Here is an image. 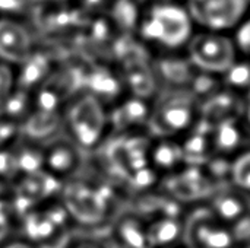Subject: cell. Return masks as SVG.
<instances>
[{"label":"cell","instance_id":"cell-22","mask_svg":"<svg viewBox=\"0 0 250 248\" xmlns=\"http://www.w3.org/2000/svg\"><path fill=\"white\" fill-rule=\"evenodd\" d=\"M85 3H86L88 6H92V4H98V3H101V0H85Z\"/></svg>","mask_w":250,"mask_h":248},{"label":"cell","instance_id":"cell-7","mask_svg":"<svg viewBox=\"0 0 250 248\" xmlns=\"http://www.w3.org/2000/svg\"><path fill=\"white\" fill-rule=\"evenodd\" d=\"M79 165V152L78 149L66 142H57L44 151V167L53 172V175L70 174Z\"/></svg>","mask_w":250,"mask_h":248},{"label":"cell","instance_id":"cell-17","mask_svg":"<svg viewBox=\"0 0 250 248\" xmlns=\"http://www.w3.org/2000/svg\"><path fill=\"white\" fill-rule=\"evenodd\" d=\"M12 83V72L6 64H0V99H3L10 92Z\"/></svg>","mask_w":250,"mask_h":248},{"label":"cell","instance_id":"cell-23","mask_svg":"<svg viewBox=\"0 0 250 248\" xmlns=\"http://www.w3.org/2000/svg\"><path fill=\"white\" fill-rule=\"evenodd\" d=\"M3 189H4V187H3V183H1V181H0V193H1V191H3Z\"/></svg>","mask_w":250,"mask_h":248},{"label":"cell","instance_id":"cell-14","mask_svg":"<svg viewBox=\"0 0 250 248\" xmlns=\"http://www.w3.org/2000/svg\"><path fill=\"white\" fill-rule=\"evenodd\" d=\"M233 32L234 34H231V38L236 45L237 54L250 57V10L242 19V22L233 29Z\"/></svg>","mask_w":250,"mask_h":248},{"label":"cell","instance_id":"cell-21","mask_svg":"<svg viewBox=\"0 0 250 248\" xmlns=\"http://www.w3.org/2000/svg\"><path fill=\"white\" fill-rule=\"evenodd\" d=\"M75 248H100L95 244H91V243H83V244H78Z\"/></svg>","mask_w":250,"mask_h":248},{"label":"cell","instance_id":"cell-1","mask_svg":"<svg viewBox=\"0 0 250 248\" xmlns=\"http://www.w3.org/2000/svg\"><path fill=\"white\" fill-rule=\"evenodd\" d=\"M193 28L195 25L185 4L173 0L152 3L139 25L144 39L166 50H177L188 45L193 35Z\"/></svg>","mask_w":250,"mask_h":248},{"label":"cell","instance_id":"cell-16","mask_svg":"<svg viewBox=\"0 0 250 248\" xmlns=\"http://www.w3.org/2000/svg\"><path fill=\"white\" fill-rule=\"evenodd\" d=\"M16 162L13 153H9L6 151H0V175L7 177L12 175L16 171Z\"/></svg>","mask_w":250,"mask_h":248},{"label":"cell","instance_id":"cell-18","mask_svg":"<svg viewBox=\"0 0 250 248\" xmlns=\"http://www.w3.org/2000/svg\"><path fill=\"white\" fill-rule=\"evenodd\" d=\"M16 121L13 120H0V145L6 143L7 140H10L15 133H16Z\"/></svg>","mask_w":250,"mask_h":248},{"label":"cell","instance_id":"cell-12","mask_svg":"<svg viewBox=\"0 0 250 248\" xmlns=\"http://www.w3.org/2000/svg\"><path fill=\"white\" fill-rule=\"evenodd\" d=\"M29 107V95L23 89L10 91L3 99H1V115L9 120H16L19 117H23L25 111Z\"/></svg>","mask_w":250,"mask_h":248},{"label":"cell","instance_id":"cell-11","mask_svg":"<svg viewBox=\"0 0 250 248\" xmlns=\"http://www.w3.org/2000/svg\"><path fill=\"white\" fill-rule=\"evenodd\" d=\"M16 168L23 174H35L40 172L44 167V152L34 146H23L19 152L13 153Z\"/></svg>","mask_w":250,"mask_h":248},{"label":"cell","instance_id":"cell-6","mask_svg":"<svg viewBox=\"0 0 250 248\" xmlns=\"http://www.w3.org/2000/svg\"><path fill=\"white\" fill-rule=\"evenodd\" d=\"M31 37L28 31L13 22L0 20V57L9 63L21 64L31 56Z\"/></svg>","mask_w":250,"mask_h":248},{"label":"cell","instance_id":"cell-13","mask_svg":"<svg viewBox=\"0 0 250 248\" xmlns=\"http://www.w3.org/2000/svg\"><path fill=\"white\" fill-rule=\"evenodd\" d=\"M231 178L236 187L245 193H250V152L239 156L231 167Z\"/></svg>","mask_w":250,"mask_h":248},{"label":"cell","instance_id":"cell-15","mask_svg":"<svg viewBox=\"0 0 250 248\" xmlns=\"http://www.w3.org/2000/svg\"><path fill=\"white\" fill-rule=\"evenodd\" d=\"M218 212L220 216L224 219H236L240 213H242V205L236 197L231 196H223L218 200Z\"/></svg>","mask_w":250,"mask_h":248},{"label":"cell","instance_id":"cell-10","mask_svg":"<svg viewBox=\"0 0 250 248\" xmlns=\"http://www.w3.org/2000/svg\"><path fill=\"white\" fill-rule=\"evenodd\" d=\"M88 85L91 88V95L98 99L100 96L103 98H113L119 94V83L117 80L113 77L111 73L105 72V70H97L94 73L89 75L88 77Z\"/></svg>","mask_w":250,"mask_h":248},{"label":"cell","instance_id":"cell-3","mask_svg":"<svg viewBox=\"0 0 250 248\" xmlns=\"http://www.w3.org/2000/svg\"><path fill=\"white\" fill-rule=\"evenodd\" d=\"M195 26L230 34L249 12V0H183Z\"/></svg>","mask_w":250,"mask_h":248},{"label":"cell","instance_id":"cell-9","mask_svg":"<svg viewBox=\"0 0 250 248\" xmlns=\"http://www.w3.org/2000/svg\"><path fill=\"white\" fill-rule=\"evenodd\" d=\"M57 126L59 118L56 113L40 111L28 118L25 130L31 137H34V140H41L42 137H48L53 132H56Z\"/></svg>","mask_w":250,"mask_h":248},{"label":"cell","instance_id":"cell-8","mask_svg":"<svg viewBox=\"0 0 250 248\" xmlns=\"http://www.w3.org/2000/svg\"><path fill=\"white\" fill-rule=\"evenodd\" d=\"M22 69L19 72V89L28 92L29 88L45 80L50 70L48 61L42 56H29L25 61L21 63Z\"/></svg>","mask_w":250,"mask_h":248},{"label":"cell","instance_id":"cell-20","mask_svg":"<svg viewBox=\"0 0 250 248\" xmlns=\"http://www.w3.org/2000/svg\"><path fill=\"white\" fill-rule=\"evenodd\" d=\"M4 248H34L32 246L26 244V243H22V241H15V243H10L9 246H6Z\"/></svg>","mask_w":250,"mask_h":248},{"label":"cell","instance_id":"cell-4","mask_svg":"<svg viewBox=\"0 0 250 248\" xmlns=\"http://www.w3.org/2000/svg\"><path fill=\"white\" fill-rule=\"evenodd\" d=\"M66 123L78 146L83 149L94 148L101 140L105 127L101 102L92 95L76 99L67 111Z\"/></svg>","mask_w":250,"mask_h":248},{"label":"cell","instance_id":"cell-5","mask_svg":"<svg viewBox=\"0 0 250 248\" xmlns=\"http://www.w3.org/2000/svg\"><path fill=\"white\" fill-rule=\"evenodd\" d=\"M193 118V105L192 101L185 95H173L164 99L154 115L157 129L161 133L170 134L177 133L189 127Z\"/></svg>","mask_w":250,"mask_h":248},{"label":"cell","instance_id":"cell-19","mask_svg":"<svg viewBox=\"0 0 250 248\" xmlns=\"http://www.w3.org/2000/svg\"><path fill=\"white\" fill-rule=\"evenodd\" d=\"M7 229H9V213L6 206L0 202V241L4 238Z\"/></svg>","mask_w":250,"mask_h":248},{"label":"cell","instance_id":"cell-2","mask_svg":"<svg viewBox=\"0 0 250 248\" xmlns=\"http://www.w3.org/2000/svg\"><path fill=\"white\" fill-rule=\"evenodd\" d=\"M190 61L207 73H226L237 58V50L230 34L201 31L188 42Z\"/></svg>","mask_w":250,"mask_h":248},{"label":"cell","instance_id":"cell-24","mask_svg":"<svg viewBox=\"0 0 250 248\" xmlns=\"http://www.w3.org/2000/svg\"><path fill=\"white\" fill-rule=\"evenodd\" d=\"M249 1H250V0H249Z\"/></svg>","mask_w":250,"mask_h":248}]
</instances>
